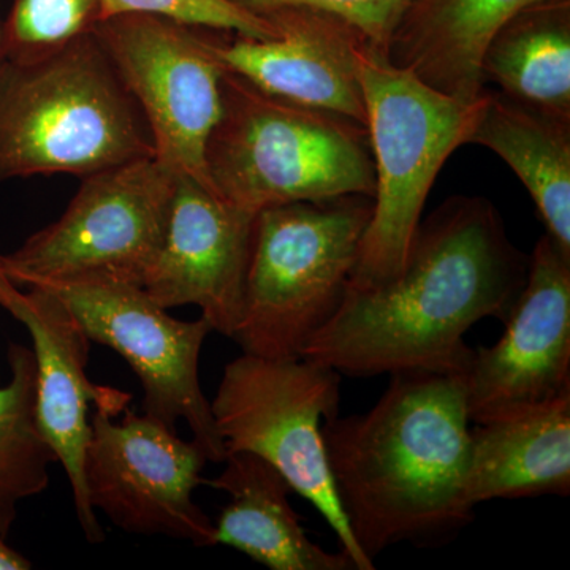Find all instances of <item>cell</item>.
Listing matches in <instances>:
<instances>
[{
    "label": "cell",
    "mask_w": 570,
    "mask_h": 570,
    "mask_svg": "<svg viewBox=\"0 0 570 570\" xmlns=\"http://www.w3.org/2000/svg\"><path fill=\"white\" fill-rule=\"evenodd\" d=\"M255 214L224 200L208 184L176 174L159 249L141 288L164 309L195 305L225 337L234 336Z\"/></svg>",
    "instance_id": "obj_14"
},
{
    "label": "cell",
    "mask_w": 570,
    "mask_h": 570,
    "mask_svg": "<svg viewBox=\"0 0 570 570\" xmlns=\"http://www.w3.org/2000/svg\"><path fill=\"white\" fill-rule=\"evenodd\" d=\"M262 17L276 29L272 39L209 37L220 67L266 96L366 127L360 75V56L370 45L365 37L335 14L307 7H284Z\"/></svg>",
    "instance_id": "obj_15"
},
{
    "label": "cell",
    "mask_w": 570,
    "mask_h": 570,
    "mask_svg": "<svg viewBox=\"0 0 570 570\" xmlns=\"http://www.w3.org/2000/svg\"><path fill=\"white\" fill-rule=\"evenodd\" d=\"M239 9L262 14L284 7H307L335 14L365 37L370 47L387 55L390 40L414 0H230Z\"/></svg>",
    "instance_id": "obj_24"
},
{
    "label": "cell",
    "mask_w": 570,
    "mask_h": 570,
    "mask_svg": "<svg viewBox=\"0 0 570 570\" xmlns=\"http://www.w3.org/2000/svg\"><path fill=\"white\" fill-rule=\"evenodd\" d=\"M41 287L70 307L89 340L132 367L145 414L174 430L183 419L209 463H224L227 452L198 377L202 347L214 332L205 317L178 321L137 285L78 281Z\"/></svg>",
    "instance_id": "obj_10"
},
{
    "label": "cell",
    "mask_w": 570,
    "mask_h": 570,
    "mask_svg": "<svg viewBox=\"0 0 570 570\" xmlns=\"http://www.w3.org/2000/svg\"><path fill=\"white\" fill-rule=\"evenodd\" d=\"M7 281H9V277H7L6 273H3L2 268H0V294H2V287H3V284L7 283Z\"/></svg>",
    "instance_id": "obj_27"
},
{
    "label": "cell",
    "mask_w": 570,
    "mask_h": 570,
    "mask_svg": "<svg viewBox=\"0 0 570 570\" xmlns=\"http://www.w3.org/2000/svg\"><path fill=\"white\" fill-rule=\"evenodd\" d=\"M2 18H0V66H2L3 61V52H2Z\"/></svg>",
    "instance_id": "obj_26"
},
{
    "label": "cell",
    "mask_w": 570,
    "mask_h": 570,
    "mask_svg": "<svg viewBox=\"0 0 570 570\" xmlns=\"http://www.w3.org/2000/svg\"><path fill=\"white\" fill-rule=\"evenodd\" d=\"M373 216V198L346 195L255 214L242 313L232 340L245 354L299 358L340 309Z\"/></svg>",
    "instance_id": "obj_5"
},
{
    "label": "cell",
    "mask_w": 570,
    "mask_h": 570,
    "mask_svg": "<svg viewBox=\"0 0 570 570\" xmlns=\"http://www.w3.org/2000/svg\"><path fill=\"white\" fill-rule=\"evenodd\" d=\"M10 381L0 387V535L7 539L20 504L50 485L58 463L36 419L37 363L32 348L9 347Z\"/></svg>",
    "instance_id": "obj_21"
},
{
    "label": "cell",
    "mask_w": 570,
    "mask_h": 570,
    "mask_svg": "<svg viewBox=\"0 0 570 570\" xmlns=\"http://www.w3.org/2000/svg\"><path fill=\"white\" fill-rule=\"evenodd\" d=\"M480 69L510 99L570 121V0H535L513 14Z\"/></svg>",
    "instance_id": "obj_20"
},
{
    "label": "cell",
    "mask_w": 570,
    "mask_h": 570,
    "mask_svg": "<svg viewBox=\"0 0 570 570\" xmlns=\"http://www.w3.org/2000/svg\"><path fill=\"white\" fill-rule=\"evenodd\" d=\"M494 346L474 348L464 373L468 415L485 423L570 392V254L542 235L527 284Z\"/></svg>",
    "instance_id": "obj_12"
},
{
    "label": "cell",
    "mask_w": 570,
    "mask_h": 570,
    "mask_svg": "<svg viewBox=\"0 0 570 570\" xmlns=\"http://www.w3.org/2000/svg\"><path fill=\"white\" fill-rule=\"evenodd\" d=\"M341 376L303 358L245 354L225 366L212 403L225 452L268 461L335 532L356 570L376 566L356 547L333 491L322 425L340 415Z\"/></svg>",
    "instance_id": "obj_7"
},
{
    "label": "cell",
    "mask_w": 570,
    "mask_h": 570,
    "mask_svg": "<svg viewBox=\"0 0 570 570\" xmlns=\"http://www.w3.org/2000/svg\"><path fill=\"white\" fill-rule=\"evenodd\" d=\"M360 75L376 187L348 285L370 287L403 269L428 194L445 160L468 145L483 92L474 102L439 92L370 45Z\"/></svg>",
    "instance_id": "obj_6"
},
{
    "label": "cell",
    "mask_w": 570,
    "mask_h": 570,
    "mask_svg": "<svg viewBox=\"0 0 570 570\" xmlns=\"http://www.w3.org/2000/svg\"><path fill=\"white\" fill-rule=\"evenodd\" d=\"M85 478L92 509L132 534L167 535L213 547L214 523L194 501L209 463L204 449L183 441L174 428L130 409L94 404Z\"/></svg>",
    "instance_id": "obj_11"
},
{
    "label": "cell",
    "mask_w": 570,
    "mask_h": 570,
    "mask_svg": "<svg viewBox=\"0 0 570 570\" xmlns=\"http://www.w3.org/2000/svg\"><path fill=\"white\" fill-rule=\"evenodd\" d=\"M102 0H14L2 21L3 61L29 62L96 32Z\"/></svg>",
    "instance_id": "obj_22"
},
{
    "label": "cell",
    "mask_w": 570,
    "mask_h": 570,
    "mask_svg": "<svg viewBox=\"0 0 570 570\" xmlns=\"http://www.w3.org/2000/svg\"><path fill=\"white\" fill-rule=\"evenodd\" d=\"M175 178L157 157L82 178L62 216L0 255V268L26 288L78 281L141 287L163 242Z\"/></svg>",
    "instance_id": "obj_8"
},
{
    "label": "cell",
    "mask_w": 570,
    "mask_h": 570,
    "mask_svg": "<svg viewBox=\"0 0 570 570\" xmlns=\"http://www.w3.org/2000/svg\"><path fill=\"white\" fill-rule=\"evenodd\" d=\"M205 31L160 14L126 13L105 18L96 36L140 108L157 159L212 186L206 146L223 115L224 69Z\"/></svg>",
    "instance_id": "obj_9"
},
{
    "label": "cell",
    "mask_w": 570,
    "mask_h": 570,
    "mask_svg": "<svg viewBox=\"0 0 570 570\" xmlns=\"http://www.w3.org/2000/svg\"><path fill=\"white\" fill-rule=\"evenodd\" d=\"M570 392L475 423L469 433V505L494 499L569 497Z\"/></svg>",
    "instance_id": "obj_16"
},
{
    "label": "cell",
    "mask_w": 570,
    "mask_h": 570,
    "mask_svg": "<svg viewBox=\"0 0 570 570\" xmlns=\"http://www.w3.org/2000/svg\"><path fill=\"white\" fill-rule=\"evenodd\" d=\"M0 306L21 322L32 337L37 363L36 419L45 442L62 464L73 494L78 523L89 542H102L105 532L86 490L85 461L91 422L89 404L124 412L132 396L92 384L86 374L92 341L55 292L7 281Z\"/></svg>",
    "instance_id": "obj_13"
},
{
    "label": "cell",
    "mask_w": 570,
    "mask_h": 570,
    "mask_svg": "<svg viewBox=\"0 0 570 570\" xmlns=\"http://www.w3.org/2000/svg\"><path fill=\"white\" fill-rule=\"evenodd\" d=\"M469 423L463 374L426 370L390 374L366 414L324 422L333 491L371 564L397 543L448 546L474 521Z\"/></svg>",
    "instance_id": "obj_2"
},
{
    "label": "cell",
    "mask_w": 570,
    "mask_h": 570,
    "mask_svg": "<svg viewBox=\"0 0 570 570\" xmlns=\"http://www.w3.org/2000/svg\"><path fill=\"white\" fill-rule=\"evenodd\" d=\"M469 142L512 168L534 200L546 235L570 254V121L483 89Z\"/></svg>",
    "instance_id": "obj_19"
},
{
    "label": "cell",
    "mask_w": 570,
    "mask_h": 570,
    "mask_svg": "<svg viewBox=\"0 0 570 570\" xmlns=\"http://www.w3.org/2000/svg\"><path fill=\"white\" fill-rule=\"evenodd\" d=\"M31 568V561L26 560L17 550L10 549L6 543V538L0 535V570H28Z\"/></svg>",
    "instance_id": "obj_25"
},
{
    "label": "cell",
    "mask_w": 570,
    "mask_h": 570,
    "mask_svg": "<svg viewBox=\"0 0 570 570\" xmlns=\"http://www.w3.org/2000/svg\"><path fill=\"white\" fill-rule=\"evenodd\" d=\"M205 163L213 189L250 214L346 195L373 198L376 187L365 126L266 96L225 70L223 115Z\"/></svg>",
    "instance_id": "obj_4"
},
{
    "label": "cell",
    "mask_w": 570,
    "mask_h": 570,
    "mask_svg": "<svg viewBox=\"0 0 570 570\" xmlns=\"http://www.w3.org/2000/svg\"><path fill=\"white\" fill-rule=\"evenodd\" d=\"M530 255L510 242L497 206L455 195L420 220L403 269L387 283L352 287L303 358L341 376L400 371L466 373L468 330L504 324L527 284Z\"/></svg>",
    "instance_id": "obj_1"
},
{
    "label": "cell",
    "mask_w": 570,
    "mask_h": 570,
    "mask_svg": "<svg viewBox=\"0 0 570 570\" xmlns=\"http://www.w3.org/2000/svg\"><path fill=\"white\" fill-rule=\"evenodd\" d=\"M535 0H414L390 40L387 58L431 88L464 102L485 89L483 52L494 33Z\"/></svg>",
    "instance_id": "obj_18"
},
{
    "label": "cell",
    "mask_w": 570,
    "mask_h": 570,
    "mask_svg": "<svg viewBox=\"0 0 570 570\" xmlns=\"http://www.w3.org/2000/svg\"><path fill=\"white\" fill-rule=\"evenodd\" d=\"M102 3L105 18L126 13L160 14L209 31L238 33L253 39L276 36L268 18L239 9L230 0H102Z\"/></svg>",
    "instance_id": "obj_23"
},
{
    "label": "cell",
    "mask_w": 570,
    "mask_h": 570,
    "mask_svg": "<svg viewBox=\"0 0 570 570\" xmlns=\"http://www.w3.org/2000/svg\"><path fill=\"white\" fill-rule=\"evenodd\" d=\"M224 471L205 480L228 494L214 523V542L242 551L272 570H356L346 551L330 553L307 538L291 504V483L249 452L227 453Z\"/></svg>",
    "instance_id": "obj_17"
},
{
    "label": "cell",
    "mask_w": 570,
    "mask_h": 570,
    "mask_svg": "<svg viewBox=\"0 0 570 570\" xmlns=\"http://www.w3.org/2000/svg\"><path fill=\"white\" fill-rule=\"evenodd\" d=\"M156 157L140 108L96 32L29 62L0 66V181L88 178Z\"/></svg>",
    "instance_id": "obj_3"
}]
</instances>
